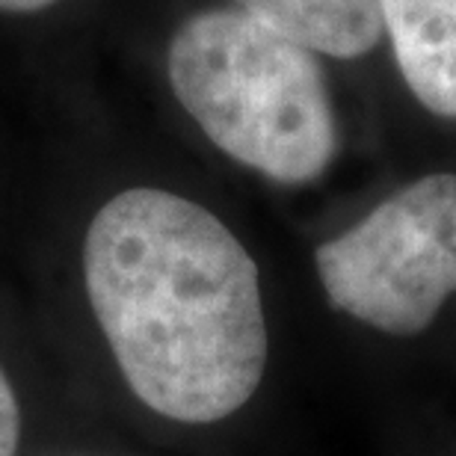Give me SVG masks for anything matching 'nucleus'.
<instances>
[{"label": "nucleus", "instance_id": "1", "mask_svg": "<svg viewBox=\"0 0 456 456\" xmlns=\"http://www.w3.org/2000/svg\"><path fill=\"white\" fill-rule=\"evenodd\" d=\"M84 279L118 370L151 412L216 424L258 391V267L208 208L158 187L116 193L86 228Z\"/></svg>", "mask_w": 456, "mask_h": 456}, {"label": "nucleus", "instance_id": "2", "mask_svg": "<svg viewBox=\"0 0 456 456\" xmlns=\"http://www.w3.org/2000/svg\"><path fill=\"white\" fill-rule=\"evenodd\" d=\"M167 75L181 107L228 158L279 184H308L338 154V122L314 51L237 6L172 33Z\"/></svg>", "mask_w": 456, "mask_h": 456}, {"label": "nucleus", "instance_id": "3", "mask_svg": "<svg viewBox=\"0 0 456 456\" xmlns=\"http://www.w3.org/2000/svg\"><path fill=\"white\" fill-rule=\"evenodd\" d=\"M335 308L388 335H418L456 294V175L397 190L314 252Z\"/></svg>", "mask_w": 456, "mask_h": 456}, {"label": "nucleus", "instance_id": "4", "mask_svg": "<svg viewBox=\"0 0 456 456\" xmlns=\"http://www.w3.org/2000/svg\"><path fill=\"white\" fill-rule=\"evenodd\" d=\"M406 86L427 110L456 118V0H377Z\"/></svg>", "mask_w": 456, "mask_h": 456}, {"label": "nucleus", "instance_id": "5", "mask_svg": "<svg viewBox=\"0 0 456 456\" xmlns=\"http://www.w3.org/2000/svg\"><path fill=\"white\" fill-rule=\"evenodd\" d=\"M232 6L303 48L338 60L370 53L386 30L377 0H232Z\"/></svg>", "mask_w": 456, "mask_h": 456}, {"label": "nucleus", "instance_id": "6", "mask_svg": "<svg viewBox=\"0 0 456 456\" xmlns=\"http://www.w3.org/2000/svg\"><path fill=\"white\" fill-rule=\"evenodd\" d=\"M21 442V409L4 368H0V456H15Z\"/></svg>", "mask_w": 456, "mask_h": 456}, {"label": "nucleus", "instance_id": "7", "mask_svg": "<svg viewBox=\"0 0 456 456\" xmlns=\"http://www.w3.org/2000/svg\"><path fill=\"white\" fill-rule=\"evenodd\" d=\"M53 4H57V0H0V12L30 15V12H42V9H48Z\"/></svg>", "mask_w": 456, "mask_h": 456}]
</instances>
